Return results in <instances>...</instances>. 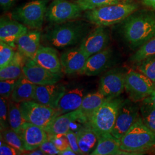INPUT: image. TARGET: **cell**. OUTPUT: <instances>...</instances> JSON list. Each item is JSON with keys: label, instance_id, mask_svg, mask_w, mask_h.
<instances>
[{"label": "cell", "instance_id": "cell-1", "mask_svg": "<svg viewBox=\"0 0 155 155\" xmlns=\"http://www.w3.org/2000/svg\"><path fill=\"white\" fill-rule=\"evenodd\" d=\"M121 32L131 48L138 49L155 36V12H134L123 21Z\"/></svg>", "mask_w": 155, "mask_h": 155}, {"label": "cell", "instance_id": "cell-2", "mask_svg": "<svg viewBox=\"0 0 155 155\" xmlns=\"http://www.w3.org/2000/svg\"><path fill=\"white\" fill-rule=\"evenodd\" d=\"M90 31L88 22L71 20L56 24L47 30L45 38L50 45L63 48L82 42Z\"/></svg>", "mask_w": 155, "mask_h": 155}, {"label": "cell", "instance_id": "cell-3", "mask_svg": "<svg viewBox=\"0 0 155 155\" xmlns=\"http://www.w3.org/2000/svg\"><path fill=\"white\" fill-rule=\"evenodd\" d=\"M138 8L136 2L124 0L118 3L87 11L84 16L90 23L106 27L123 22Z\"/></svg>", "mask_w": 155, "mask_h": 155}, {"label": "cell", "instance_id": "cell-4", "mask_svg": "<svg viewBox=\"0 0 155 155\" xmlns=\"http://www.w3.org/2000/svg\"><path fill=\"white\" fill-rule=\"evenodd\" d=\"M120 141V150L143 155L155 147V133L145 126L140 116Z\"/></svg>", "mask_w": 155, "mask_h": 155}, {"label": "cell", "instance_id": "cell-5", "mask_svg": "<svg viewBox=\"0 0 155 155\" xmlns=\"http://www.w3.org/2000/svg\"><path fill=\"white\" fill-rule=\"evenodd\" d=\"M123 98L118 97L106 98L103 104L95 111L88 122L83 125L91 127L98 137L111 133L114 126L120 106Z\"/></svg>", "mask_w": 155, "mask_h": 155}, {"label": "cell", "instance_id": "cell-6", "mask_svg": "<svg viewBox=\"0 0 155 155\" xmlns=\"http://www.w3.org/2000/svg\"><path fill=\"white\" fill-rule=\"evenodd\" d=\"M48 0H35L19 6L12 12L11 17L28 28L39 30L42 28Z\"/></svg>", "mask_w": 155, "mask_h": 155}, {"label": "cell", "instance_id": "cell-7", "mask_svg": "<svg viewBox=\"0 0 155 155\" xmlns=\"http://www.w3.org/2000/svg\"><path fill=\"white\" fill-rule=\"evenodd\" d=\"M155 89V83L143 74L134 70L127 71L125 90L133 102H141L150 97Z\"/></svg>", "mask_w": 155, "mask_h": 155}, {"label": "cell", "instance_id": "cell-8", "mask_svg": "<svg viewBox=\"0 0 155 155\" xmlns=\"http://www.w3.org/2000/svg\"><path fill=\"white\" fill-rule=\"evenodd\" d=\"M24 119L27 122L45 128L56 117V110L34 100L20 103Z\"/></svg>", "mask_w": 155, "mask_h": 155}, {"label": "cell", "instance_id": "cell-9", "mask_svg": "<svg viewBox=\"0 0 155 155\" xmlns=\"http://www.w3.org/2000/svg\"><path fill=\"white\" fill-rule=\"evenodd\" d=\"M140 116V106L129 98L124 99L120 106L111 134L121 139Z\"/></svg>", "mask_w": 155, "mask_h": 155}, {"label": "cell", "instance_id": "cell-10", "mask_svg": "<svg viewBox=\"0 0 155 155\" xmlns=\"http://www.w3.org/2000/svg\"><path fill=\"white\" fill-rule=\"evenodd\" d=\"M82 10L77 3L67 0H53L47 6L45 18L54 24L75 20L81 16Z\"/></svg>", "mask_w": 155, "mask_h": 155}, {"label": "cell", "instance_id": "cell-11", "mask_svg": "<svg viewBox=\"0 0 155 155\" xmlns=\"http://www.w3.org/2000/svg\"><path fill=\"white\" fill-rule=\"evenodd\" d=\"M127 70L115 67L106 71L100 78L98 90L106 98L120 96L125 90Z\"/></svg>", "mask_w": 155, "mask_h": 155}, {"label": "cell", "instance_id": "cell-12", "mask_svg": "<svg viewBox=\"0 0 155 155\" xmlns=\"http://www.w3.org/2000/svg\"><path fill=\"white\" fill-rule=\"evenodd\" d=\"M22 74L36 85H47L58 83L62 74L51 72L40 66L33 59L27 58L22 68Z\"/></svg>", "mask_w": 155, "mask_h": 155}, {"label": "cell", "instance_id": "cell-13", "mask_svg": "<svg viewBox=\"0 0 155 155\" xmlns=\"http://www.w3.org/2000/svg\"><path fill=\"white\" fill-rule=\"evenodd\" d=\"M114 61L113 52L107 47L89 57L84 66L78 74L87 77L98 75L110 68Z\"/></svg>", "mask_w": 155, "mask_h": 155}, {"label": "cell", "instance_id": "cell-14", "mask_svg": "<svg viewBox=\"0 0 155 155\" xmlns=\"http://www.w3.org/2000/svg\"><path fill=\"white\" fill-rule=\"evenodd\" d=\"M109 41V33L105 27L97 26L83 39L79 48L89 58L106 48Z\"/></svg>", "mask_w": 155, "mask_h": 155}, {"label": "cell", "instance_id": "cell-15", "mask_svg": "<svg viewBox=\"0 0 155 155\" xmlns=\"http://www.w3.org/2000/svg\"><path fill=\"white\" fill-rule=\"evenodd\" d=\"M66 91V86L61 83L36 85L33 100L56 110Z\"/></svg>", "mask_w": 155, "mask_h": 155}, {"label": "cell", "instance_id": "cell-16", "mask_svg": "<svg viewBox=\"0 0 155 155\" xmlns=\"http://www.w3.org/2000/svg\"><path fill=\"white\" fill-rule=\"evenodd\" d=\"M28 31V27L12 18L2 16L0 19V41L15 48L17 40Z\"/></svg>", "mask_w": 155, "mask_h": 155}, {"label": "cell", "instance_id": "cell-17", "mask_svg": "<svg viewBox=\"0 0 155 155\" xmlns=\"http://www.w3.org/2000/svg\"><path fill=\"white\" fill-rule=\"evenodd\" d=\"M20 134L22 137L25 151L37 148L48 140V133L43 127L25 121L21 128Z\"/></svg>", "mask_w": 155, "mask_h": 155}, {"label": "cell", "instance_id": "cell-18", "mask_svg": "<svg viewBox=\"0 0 155 155\" xmlns=\"http://www.w3.org/2000/svg\"><path fill=\"white\" fill-rule=\"evenodd\" d=\"M88 57L79 47L64 51L60 56L62 71L67 75L79 73L83 68Z\"/></svg>", "mask_w": 155, "mask_h": 155}, {"label": "cell", "instance_id": "cell-19", "mask_svg": "<svg viewBox=\"0 0 155 155\" xmlns=\"http://www.w3.org/2000/svg\"><path fill=\"white\" fill-rule=\"evenodd\" d=\"M86 94V89L81 86L66 91L58 105L56 117L77 110Z\"/></svg>", "mask_w": 155, "mask_h": 155}, {"label": "cell", "instance_id": "cell-20", "mask_svg": "<svg viewBox=\"0 0 155 155\" xmlns=\"http://www.w3.org/2000/svg\"><path fill=\"white\" fill-rule=\"evenodd\" d=\"M33 60L51 72L62 74L61 59L54 48L40 45Z\"/></svg>", "mask_w": 155, "mask_h": 155}, {"label": "cell", "instance_id": "cell-21", "mask_svg": "<svg viewBox=\"0 0 155 155\" xmlns=\"http://www.w3.org/2000/svg\"><path fill=\"white\" fill-rule=\"evenodd\" d=\"M41 32L38 29L28 32L17 40L18 51L28 59H33L40 47Z\"/></svg>", "mask_w": 155, "mask_h": 155}, {"label": "cell", "instance_id": "cell-22", "mask_svg": "<svg viewBox=\"0 0 155 155\" xmlns=\"http://www.w3.org/2000/svg\"><path fill=\"white\" fill-rule=\"evenodd\" d=\"M79 118L80 113L77 109L54 117L44 129L48 134H66L70 130L71 124Z\"/></svg>", "mask_w": 155, "mask_h": 155}, {"label": "cell", "instance_id": "cell-23", "mask_svg": "<svg viewBox=\"0 0 155 155\" xmlns=\"http://www.w3.org/2000/svg\"><path fill=\"white\" fill-rule=\"evenodd\" d=\"M106 99L105 97L99 90L86 94L81 105L78 109L80 113L79 121L83 124L88 122L95 111L103 104Z\"/></svg>", "mask_w": 155, "mask_h": 155}, {"label": "cell", "instance_id": "cell-24", "mask_svg": "<svg viewBox=\"0 0 155 155\" xmlns=\"http://www.w3.org/2000/svg\"><path fill=\"white\" fill-rule=\"evenodd\" d=\"M36 85L29 81L22 74L17 79L15 87L11 96V100L16 103L33 100Z\"/></svg>", "mask_w": 155, "mask_h": 155}, {"label": "cell", "instance_id": "cell-25", "mask_svg": "<svg viewBox=\"0 0 155 155\" xmlns=\"http://www.w3.org/2000/svg\"><path fill=\"white\" fill-rule=\"evenodd\" d=\"M120 139L111 133H107L98 137V143L91 155H116L120 150Z\"/></svg>", "mask_w": 155, "mask_h": 155}, {"label": "cell", "instance_id": "cell-26", "mask_svg": "<svg viewBox=\"0 0 155 155\" xmlns=\"http://www.w3.org/2000/svg\"><path fill=\"white\" fill-rule=\"evenodd\" d=\"M76 134L82 155L91 154L98 143L97 134L91 127L84 125L78 130Z\"/></svg>", "mask_w": 155, "mask_h": 155}, {"label": "cell", "instance_id": "cell-27", "mask_svg": "<svg viewBox=\"0 0 155 155\" xmlns=\"http://www.w3.org/2000/svg\"><path fill=\"white\" fill-rule=\"evenodd\" d=\"M27 59L19 51L16 52L11 61L5 67L0 69L1 81L17 79L22 74V68Z\"/></svg>", "mask_w": 155, "mask_h": 155}, {"label": "cell", "instance_id": "cell-28", "mask_svg": "<svg viewBox=\"0 0 155 155\" xmlns=\"http://www.w3.org/2000/svg\"><path fill=\"white\" fill-rule=\"evenodd\" d=\"M140 117L145 126L155 133V104L150 97L140 102Z\"/></svg>", "mask_w": 155, "mask_h": 155}, {"label": "cell", "instance_id": "cell-29", "mask_svg": "<svg viewBox=\"0 0 155 155\" xmlns=\"http://www.w3.org/2000/svg\"><path fill=\"white\" fill-rule=\"evenodd\" d=\"M8 116L11 128L20 133L22 124L26 121L20 111V104L11 100L8 101Z\"/></svg>", "mask_w": 155, "mask_h": 155}, {"label": "cell", "instance_id": "cell-30", "mask_svg": "<svg viewBox=\"0 0 155 155\" xmlns=\"http://www.w3.org/2000/svg\"><path fill=\"white\" fill-rule=\"evenodd\" d=\"M155 56V36L137 49L130 56L129 61L134 64Z\"/></svg>", "mask_w": 155, "mask_h": 155}, {"label": "cell", "instance_id": "cell-31", "mask_svg": "<svg viewBox=\"0 0 155 155\" xmlns=\"http://www.w3.org/2000/svg\"><path fill=\"white\" fill-rule=\"evenodd\" d=\"M1 139H2L6 143L9 144L22 152L25 151L21 135L11 127L1 131Z\"/></svg>", "mask_w": 155, "mask_h": 155}, {"label": "cell", "instance_id": "cell-32", "mask_svg": "<svg viewBox=\"0 0 155 155\" xmlns=\"http://www.w3.org/2000/svg\"><path fill=\"white\" fill-rule=\"evenodd\" d=\"M139 72L143 74L155 83V56L134 64Z\"/></svg>", "mask_w": 155, "mask_h": 155}, {"label": "cell", "instance_id": "cell-33", "mask_svg": "<svg viewBox=\"0 0 155 155\" xmlns=\"http://www.w3.org/2000/svg\"><path fill=\"white\" fill-rule=\"evenodd\" d=\"M124 0H76L75 1L82 11H87L120 2Z\"/></svg>", "mask_w": 155, "mask_h": 155}, {"label": "cell", "instance_id": "cell-34", "mask_svg": "<svg viewBox=\"0 0 155 155\" xmlns=\"http://www.w3.org/2000/svg\"><path fill=\"white\" fill-rule=\"evenodd\" d=\"M14 48L0 41V69L7 66L13 59L16 52Z\"/></svg>", "mask_w": 155, "mask_h": 155}, {"label": "cell", "instance_id": "cell-35", "mask_svg": "<svg viewBox=\"0 0 155 155\" xmlns=\"http://www.w3.org/2000/svg\"><path fill=\"white\" fill-rule=\"evenodd\" d=\"M0 127L1 131L11 127L8 116V102L2 97L0 98Z\"/></svg>", "mask_w": 155, "mask_h": 155}, {"label": "cell", "instance_id": "cell-36", "mask_svg": "<svg viewBox=\"0 0 155 155\" xmlns=\"http://www.w3.org/2000/svg\"><path fill=\"white\" fill-rule=\"evenodd\" d=\"M17 79H7L0 82V94L6 99L11 97L12 93L15 87Z\"/></svg>", "mask_w": 155, "mask_h": 155}, {"label": "cell", "instance_id": "cell-37", "mask_svg": "<svg viewBox=\"0 0 155 155\" xmlns=\"http://www.w3.org/2000/svg\"><path fill=\"white\" fill-rule=\"evenodd\" d=\"M48 139L55 144L60 152L70 147L66 134H48Z\"/></svg>", "mask_w": 155, "mask_h": 155}, {"label": "cell", "instance_id": "cell-38", "mask_svg": "<svg viewBox=\"0 0 155 155\" xmlns=\"http://www.w3.org/2000/svg\"><path fill=\"white\" fill-rule=\"evenodd\" d=\"M22 152L14 148L9 144L6 143L1 139L0 143V155H18L22 154Z\"/></svg>", "mask_w": 155, "mask_h": 155}, {"label": "cell", "instance_id": "cell-39", "mask_svg": "<svg viewBox=\"0 0 155 155\" xmlns=\"http://www.w3.org/2000/svg\"><path fill=\"white\" fill-rule=\"evenodd\" d=\"M66 136L67 138L68 139V143L70 144V147L74 151V152L77 155H82L81 151L79 149L77 137L76 133L74 132L71 130H70L66 134Z\"/></svg>", "mask_w": 155, "mask_h": 155}, {"label": "cell", "instance_id": "cell-40", "mask_svg": "<svg viewBox=\"0 0 155 155\" xmlns=\"http://www.w3.org/2000/svg\"><path fill=\"white\" fill-rule=\"evenodd\" d=\"M39 148L42 150L45 155H59L60 153V151L58 150L55 144L48 139L41 144Z\"/></svg>", "mask_w": 155, "mask_h": 155}, {"label": "cell", "instance_id": "cell-41", "mask_svg": "<svg viewBox=\"0 0 155 155\" xmlns=\"http://www.w3.org/2000/svg\"><path fill=\"white\" fill-rule=\"evenodd\" d=\"M17 0H0V5L4 11H9L16 2Z\"/></svg>", "mask_w": 155, "mask_h": 155}, {"label": "cell", "instance_id": "cell-42", "mask_svg": "<svg viewBox=\"0 0 155 155\" xmlns=\"http://www.w3.org/2000/svg\"><path fill=\"white\" fill-rule=\"evenodd\" d=\"M144 5L155 10V0H140Z\"/></svg>", "mask_w": 155, "mask_h": 155}, {"label": "cell", "instance_id": "cell-43", "mask_svg": "<svg viewBox=\"0 0 155 155\" xmlns=\"http://www.w3.org/2000/svg\"><path fill=\"white\" fill-rule=\"evenodd\" d=\"M59 155H77L74 151L71 149V148L70 147H69L68 148H67L66 150H64L61 151Z\"/></svg>", "mask_w": 155, "mask_h": 155}, {"label": "cell", "instance_id": "cell-44", "mask_svg": "<svg viewBox=\"0 0 155 155\" xmlns=\"http://www.w3.org/2000/svg\"><path fill=\"white\" fill-rule=\"evenodd\" d=\"M30 152L28 153V155H45V152L42 150H40V148H37L36 150H31V151H29Z\"/></svg>", "mask_w": 155, "mask_h": 155}, {"label": "cell", "instance_id": "cell-45", "mask_svg": "<svg viewBox=\"0 0 155 155\" xmlns=\"http://www.w3.org/2000/svg\"><path fill=\"white\" fill-rule=\"evenodd\" d=\"M150 99L152 100V101H153V102L155 104V89L153 91V92L152 93L151 95H150Z\"/></svg>", "mask_w": 155, "mask_h": 155}]
</instances>
